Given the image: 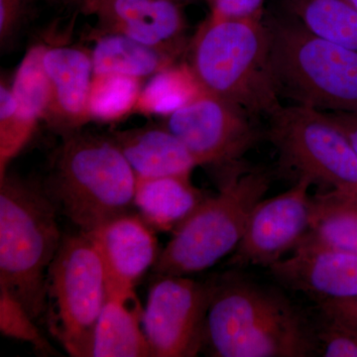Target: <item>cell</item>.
<instances>
[{
	"label": "cell",
	"mask_w": 357,
	"mask_h": 357,
	"mask_svg": "<svg viewBox=\"0 0 357 357\" xmlns=\"http://www.w3.org/2000/svg\"><path fill=\"white\" fill-rule=\"evenodd\" d=\"M204 347L215 357L319 354L314 321L285 294L234 275L215 280Z\"/></svg>",
	"instance_id": "obj_1"
},
{
	"label": "cell",
	"mask_w": 357,
	"mask_h": 357,
	"mask_svg": "<svg viewBox=\"0 0 357 357\" xmlns=\"http://www.w3.org/2000/svg\"><path fill=\"white\" fill-rule=\"evenodd\" d=\"M140 79L121 75L95 76L89 98L91 119L115 121L135 109Z\"/></svg>",
	"instance_id": "obj_24"
},
{
	"label": "cell",
	"mask_w": 357,
	"mask_h": 357,
	"mask_svg": "<svg viewBox=\"0 0 357 357\" xmlns=\"http://www.w3.org/2000/svg\"><path fill=\"white\" fill-rule=\"evenodd\" d=\"M95 76L121 75L143 79L171 67L177 54L147 46L121 34H102L93 53Z\"/></svg>",
	"instance_id": "obj_19"
},
{
	"label": "cell",
	"mask_w": 357,
	"mask_h": 357,
	"mask_svg": "<svg viewBox=\"0 0 357 357\" xmlns=\"http://www.w3.org/2000/svg\"><path fill=\"white\" fill-rule=\"evenodd\" d=\"M312 185L309 178H298L288 191L256 204L229 264L270 268L297 248L310 229Z\"/></svg>",
	"instance_id": "obj_11"
},
{
	"label": "cell",
	"mask_w": 357,
	"mask_h": 357,
	"mask_svg": "<svg viewBox=\"0 0 357 357\" xmlns=\"http://www.w3.org/2000/svg\"><path fill=\"white\" fill-rule=\"evenodd\" d=\"M45 47L37 45L27 52L11 82L20 116L35 126L45 119L51 103L50 83L42 62Z\"/></svg>",
	"instance_id": "obj_22"
},
{
	"label": "cell",
	"mask_w": 357,
	"mask_h": 357,
	"mask_svg": "<svg viewBox=\"0 0 357 357\" xmlns=\"http://www.w3.org/2000/svg\"><path fill=\"white\" fill-rule=\"evenodd\" d=\"M58 213L42 185L0 178V289L35 321L45 319L47 275L64 236Z\"/></svg>",
	"instance_id": "obj_3"
},
{
	"label": "cell",
	"mask_w": 357,
	"mask_h": 357,
	"mask_svg": "<svg viewBox=\"0 0 357 357\" xmlns=\"http://www.w3.org/2000/svg\"><path fill=\"white\" fill-rule=\"evenodd\" d=\"M107 290L102 260L91 239L82 231L63 236L47 275L45 321L70 356L91 357Z\"/></svg>",
	"instance_id": "obj_7"
},
{
	"label": "cell",
	"mask_w": 357,
	"mask_h": 357,
	"mask_svg": "<svg viewBox=\"0 0 357 357\" xmlns=\"http://www.w3.org/2000/svg\"><path fill=\"white\" fill-rule=\"evenodd\" d=\"M340 190L344 194H347V196L351 197L352 199H356L357 201V185H352V187L344 188V189H337Z\"/></svg>",
	"instance_id": "obj_32"
},
{
	"label": "cell",
	"mask_w": 357,
	"mask_h": 357,
	"mask_svg": "<svg viewBox=\"0 0 357 357\" xmlns=\"http://www.w3.org/2000/svg\"><path fill=\"white\" fill-rule=\"evenodd\" d=\"M107 137L121 150L136 177L187 175L199 166L184 143L166 126L112 131Z\"/></svg>",
	"instance_id": "obj_16"
},
{
	"label": "cell",
	"mask_w": 357,
	"mask_h": 357,
	"mask_svg": "<svg viewBox=\"0 0 357 357\" xmlns=\"http://www.w3.org/2000/svg\"><path fill=\"white\" fill-rule=\"evenodd\" d=\"M206 198L190 174L136 177L135 206L148 225L161 231H173Z\"/></svg>",
	"instance_id": "obj_18"
},
{
	"label": "cell",
	"mask_w": 357,
	"mask_h": 357,
	"mask_svg": "<svg viewBox=\"0 0 357 357\" xmlns=\"http://www.w3.org/2000/svg\"><path fill=\"white\" fill-rule=\"evenodd\" d=\"M143 312L134 289L107 290L93 333L91 356H152L143 330Z\"/></svg>",
	"instance_id": "obj_17"
},
{
	"label": "cell",
	"mask_w": 357,
	"mask_h": 357,
	"mask_svg": "<svg viewBox=\"0 0 357 357\" xmlns=\"http://www.w3.org/2000/svg\"><path fill=\"white\" fill-rule=\"evenodd\" d=\"M270 271L286 288L316 301L357 296V252L328 248L307 236Z\"/></svg>",
	"instance_id": "obj_12"
},
{
	"label": "cell",
	"mask_w": 357,
	"mask_h": 357,
	"mask_svg": "<svg viewBox=\"0 0 357 357\" xmlns=\"http://www.w3.org/2000/svg\"><path fill=\"white\" fill-rule=\"evenodd\" d=\"M202 91L270 116L281 107L270 66V37L262 17L211 16L199 31L189 66Z\"/></svg>",
	"instance_id": "obj_4"
},
{
	"label": "cell",
	"mask_w": 357,
	"mask_h": 357,
	"mask_svg": "<svg viewBox=\"0 0 357 357\" xmlns=\"http://www.w3.org/2000/svg\"><path fill=\"white\" fill-rule=\"evenodd\" d=\"M349 2H351V3L352 4V6H354V7H356V10H357V0H349Z\"/></svg>",
	"instance_id": "obj_33"
},
{
	"label": "cell",
	"mask_w": 357,
	"mask_h": 357,
	"mask_svg": "<svg viewBox=\"0 0 357 357\" xmlns=\"http://www.w3.org/2000/svg\"><path fill=\"white\" fill-rule=\"evenodd\" d=\"M309 31L357 52V10L349 0H285Z\"/></svg>",
	"instance_id": "obj_21"
},
{
	"label": "cell",
	"mask_w": 357,
	"mask_h": 357,
	"mask_svg": "<svg viewBox=\"0 0 357 357\" xmlns=\"http://www.w3.org/2000/svg\"><path fill=\"white\" fill-rule=\"evenodd\" d=\"M201 91L189 67L168 68L152 77L141 91L135 109L145 114H169Z\"/></svg>",
	"instance_id": "obj_23"
},
{
	"label": "cell",
	"mask_w": 357,
	"mask_h": 357,
	"mask_svg": "<svg viewBox=\"0 0 357 357\" xmlns=\"http://www.w3.org/2000/svg\"><path fill=\"white\" fill-rule=\"evenodd\" d=\"M57 1L63 2L66 6H73L74 8H77V10L83 13L89 6L96 3V2L100 1V0H57Z\"/></svg>",
	"instance_id": "obj_31"
},
{
	"label": "cell",
	"mask_w": 357,
	"mask_h": 357,
	"mask_svg": "<svg viewBox=\"0 0 357 357\" xmlns=\"http://www.w3.org/2000/svg\"><path fill=\"white\" fill-rule=\"evenodd\" d=\"M0 331L6 337L29 342L45 354L55 352L40 333L35 319L20 301L4 289H0Z\"/></svg>",
	"instance_id": "obj_25"
},
{
	"label": "cell",
	"mask_w": 357,
	"mask_h": 357,
	"mask_svg": "<svg viewBox=\"0 0 357 357\" xmlns=\"http://www.w3.org/2000/svg\"><path fill=\"white\" fill-rule=\"evenodd\" d=\"M37 0H0L1 50L13 46L32 20Z\"/></svg>",
	"instance_id": "obj_27"
},
{
	"label": "cell",
	"mask_w": 357,
	"mask_h": 357,
	"mask_svg": "<svg viewBox=\"0 0 357 357\" xmlns=\"http://www.w3.org/2000/svg\"><path fill=\"white\" fill-rule=\"evenodd\" d=\"M215 286V280L157 277L142 319L152 356H198L203 349L206 314Z\"/></svg>",
	"instance_id": "obj_9"
},
{
	"label": "cell",
	"mask_w": 357,
	"mask_h": 357,
	"mask_svg": "<svg viewBox=\"0 0 357 357\" xmlns=\"http://www.w3.org/2000/svg\"><path fill=\"white\" fill-rule=\"evenodd\" d=\"M83 13L96 16L100 35H124L174 54L181 50L185 20L178 0H100Z\"/></svg>",
	"instance_id": "obj_13"
},
{
	"label": "cell",
	"mask_w": 357,
	"mask_h": 357,
	"mask_svg": "<svg viewBox=\"0 0 357 357\" xmlns=\"http://www.w3.org/2000/svg\"><path fill=\"white\" fill-rule=\"evenodd\" d=\"M328 114L342 129L357 154V112H328Z\"/></svg>",
	"instance_id": "obj_30"
},
{
	"label": "cell",
	"mask_w": 357,
	"mask_h": 357,
	"mask_svg": "<svg viewBox=\"0 0 357 357\" xmlns=\"http://www.w3.org/2000/svg\"><path fill=\"white\" fill-rule=\"evenodd\" d=\"M317 303L319 309L357 328V296L344 299L319 300Z\"/></svg>",
	"instance_id": "obj_29"
},
{
	"label": "cell",
	"mask_w": 357,
	"mask_h": 357,
	"mask_svg": "<svg viewBox=\"0 0 357 357\" xmlns=\"http://www.w3.org/2000/svg\"><path fill=\"white\" fill-rule=\"evenodd\" d=\"M264 0H213L211 16L229 20L262 17Z\"/></svg>",
	"instance_id": "obj_28"
},
{
	"label": "cell",
	"mask_w": 357,
	"mask_h": 357,
	"mask_svg": "<svg viewBox=\"0 0 357 357\" xmlns=\"http://www.w3.org/2000/svg\"><path fill=\"white\" fill-rule=\"evenodd\" d=\"M314 321V335L319 356L357 357V328L342 319L319 309Z\"/></svg>",
	"instance_id": "obj_26"
},
{
	"label": "cell",
	"mask_w": 357,
	"mask_h": 357,
	"mask_svg": "<svg viewBox=\"0 0 357 357\" xmlns=\"http://www.w3.org/2000/svg\"><path fill=\"white\" fill-rule=\"evenodd\" d=\"M86 234L102 258L107 290L134 289L160 255L153 231L135 213L116 218Z\"/></svg>",
	"instance_id": "obj_15"
},
{
	"label": "cell",
	"mask_w": 357,
	"mask_h": 357,
	"mask_svg": "<svg viewBox=\"0 0 357 357\" xmlns=\"http://www.w3.org/2000/svg\"><path fill=\"white\" fill-rule=\"evenodd\" d=\"M61 134L42 185L58 213L84 234L133 213L136 174L116 145L81 129Z\"/></svg>",
	"instance_id": "obj_2"
},
{
	"label": "cell",
	"mask_w": 357,
	"mask_h": 357,
	"mask_svg": "<svg viewBox=\"0 0 357 357\" xmlns=\"http://www.w3.org/2000/svg\"><path fill=\"white\" fill-rule=\"evenodd\" d=\"M266 25L279 98L321 112H357V52L317 36L294 16Z\"/></svg>",
	"instance_id": "obj_5"
},
{
	"label": "cell",
	"mask_w": 357,
	"mask_h": 357,
	"mask_svg": "<svg viewBox=\"0 0 357 357\" xmlns=\"http://www.w3.org/2000/svg\"><path fill=\"white\" fill-rule=\"evenodd\" d=\"M165 126L184 143L199 166L230 168L260 137L248 110L202 89L168 115Z\"/></svg>",
	"instance_id": "obj_10"
},
{
	"label": "cell",
	"mask_w": 357,
	"mask_h": 357,
	"mask_svg": "<svg viewBox=\"0 0 357 357\" xmlns=\"http://www.w3.org/2000/svg\"><path fill=\"white\" fill-rule=\"evenodd\" d=\"M271 176L259 168L238 163L220 185L173 230L153 266L157 277L188 276L213 267L234 251L249 218L269 190Z\"/></svg>",
	"instance_id": "obj_6"
},
{
	"label": "cell",
	"mask_w": 357,
	"mask_h": 357,
	"mask_svg": "<svg viewBox=\"0 0 357 357\" xmlns=\"http://www.w3.org/2000/svg\"><path fill=\"white\" fill-rule=\"evenodd\" d=\"M51 86L45 121L60 133L91 121L89 98L95 79L91 53L79 47H45L42 57Z\"/></svg>",
	"instance_id": "obj_14"
},
{
	"label": "cell",
	"mask_w": 357,
	"mask_h": 357,
	"mask_svg": "<svg viewBox=\"0 0 357 357\" xmlns=\"http://www.w3.org/2000/svg\"><path fill=\"white\" fill-rule=\"evenodd\" d=\"M268 138L282 169L331 189L357 185V154L328 112L293 105L270 115Z\"/></svg>",
	"instance_id": "obj_8"
},
{
	"label": "cell",
	"mask_w": 357,
	"mask_h": 357,
	"mask_svg": "<svg viewBox=\"0 0 357 357\" xmlns=\"http://www.w3.org/2000/svg\"><path fill=\"white\" fill-rule=\"evenodd\" d=\"M307 237L328 248L357 252V201L337 189L310 199Z\"/></svg>",
	"instance_id": "obj_20"
}]
</instances>
